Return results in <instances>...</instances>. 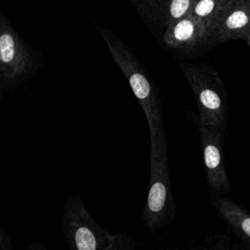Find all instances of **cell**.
Returning <instances> with one entry per match:
<instances>
[{
    "label": "cell",
    "instance_id": "obj_12",
    "mask_svg": "<svg viewBox=\"0 0 250 250\" xmlns=\"http://www.w3.org/2000/svg\"><path fill=\"white\" fill-rule=\"evenodd\" d=\"M140 15L146 20L154 22L165 0H129Z\"/></svg>",
    "mask_w": 250,
    "mask_h": 250
},
{
    "label": "cell",
    "instance_id": "obj_9",
    "mask_svg": "<svg viewBox=\"0 0 250 250\" xmlns=\"http://www.w3.org/2000/svg\"><path fill=\"white\" fill-rule=\"evenodd\" d=\"M211 205L243 241L250 244V213L225 194L213 192Z\"/></svg>",
    "mask_w": 250,
    "mask_h": 250
},
{
    "label": "cell",
    "instance_id": "obj_4",
    "mask_svg": "<svg viewBox=\"0 0 250 250\" xmlns=\"http://www.w3.org/2000/svg\"><path fill=\"white\" fill-rule=\"evenodd\" d=\"M41 64V54L23 40L0 9V96L25 83Z\"/></svg>",
    "mask_w": 250,
    "mask_h": 250
},
{
    "label": "cell",
    "instance_id": "obj_1",
    "mask_svg": "<svg viewBox=\"0 0 250 250\" xmlns=\"http://www.w3.org/2000/svg\"><path fill=\"white\" fill-rule=\"evenodd\" d=\"M97 30L104 41L112 59L126 76L129 85L139 101L149 130L150 139L156 137L164 128L161 101L146 66L111 29L97 25Z\"/></svg>",
    "mask_w": 250,
    "mask_h": 250
},
{
    "label": "cell",
    "instance_id": "obj_5",
    "mask_svg": "<svg viewBox=\"0 0 250 250\" xmlns=\"http://www.w3.org/2000/svg\"><path fill=\"white\" fill-rule=\"evenodd\" d=\"M188 82L199 111V124L208 125L223 132L228 124L227 91L212 66L184 62L180 65Z\"/></svg>",
    "mask_w": 250,
    "mask_h": 250
},
{
    "label": "cell",
    "instance_id": "obj_6",
    "mask_svg": "<svg viewBox=\"0 0 250 250\" xmlns=\"http://www.w3.org/2000/svg\"><path fill=\"white\" fill-rule=\"evenodd\" d=\"M205 175L213 192L226 194L230 189L224 160V133L214 127L199 124Z\"/></svg>",
    "mask_w": 250,
    "mask_h": 250
},
{
    "label": "cell",
    "instance_id": "obj_11",
    "mask_svg": "<svg viewBox=\"0 0 250 250\" xmlns=\"http://www.w3.org/2000/svg\"><path fill=\"white\" fill-rule=\"evenodd\" d=\"M195 0H165L154 23L165 28L171 22L188 15Z\"/></svg>",
    "mask_w": 250,
    "mask_h": 250
},
{
    "label": "cell",
    "instance_id": "obj_10",
    "mask_svg": "<svg viewBox=\"0 0 250 250\" xmlns=\"http://www.w3.org/2000/svg\"><path fill=\"white\" fill-rule=\"evenodd\" d=\"M233 0H195L190 10V15L201 21L208 28L210 32V41L211 34Z\"/></svg>",
    "mask_w": 250,
    "mask_h": 250
},
{
    "label": "cell",
    "instance_id": "obj_2",
    "mask_svg": "<svg viewBox=\"0 0 250 250\" xmlns=\"http://www.w3.org/2000/svg\"><path fill=\"white\" fill-rule=\"evenodd\" d=\"M63 234L72 250H134L135 241L122 233H109L92 218L81 197H67L62 216Z\"/></svg>",
    "mask_w": 250,
    "mask_h": 250
},
{
    "label": "cell",
    "instance_id": "obj_7",
    "mask_svg": "<svg viewBox=\"0 0 250 250\" xmlns=\"http://www.w3.org/2000/svg\"><path fill=\"white\" fill-rule=\"evenodd\" d=\"M162 41L170 49L188 50L210 41V32L201 21L188 14L164 28Z\"/></svg>",
    "mask_w": 250,
    "mask_h": 250
},
{
    "label": "cell",
    "instance_id": "obj_13",
    "mask_svg": "<svg viewBox=\"0 0 250 250\" xmlns=\"http://www.w3.org/2000/svg\"><path fill=\"white\" fill-rule=\"evenodd\" d=\"M13 248L12 241L6 233L0 229V250H11Z\"/></svg>",
    "mask_w": 250,
    "mask_h": 250
},
{
    "label": "cell",
    "instance_id": "obj_15",
    "mask_svg": "<svg viewBox=\"0 0 250 250\" xmlns=\"http://www.w3.org/2000/svg\"><path fill=\"white\" fill-rule=\"evenodd\" d=\"M2 99H3V97H2V96H0V103H1V101H2Z\"/></svg>",
    "mask_w": 250,
    "mask_h": 250
},
{
    "label": "cell",
    "instance_id": "obj_3",
    "mask_svg": "<svg viewBox=\"0 0 250 250\" xmlns=\"http://www.w3.org/2000/svg\"><path fill=\"white\" fill-rule=\"evenodd\" d=\"M175 203L168 168L165 130L150 139V176L148 192L143 211L145 228L153 232L173 221Z\"/></svg>",
    "mask_w": 250,
    "mask_h": 250
},
{
    "label": "cell",
    "instance_id": "obj_8",
    "mask_svg": "<svg viewBox=\"0 0 250 250\" xmlns=\"http://www.w3.org/2000/svg\"><path fill=\"white\" fill-rule=\"evenodd\" d=\"M250 33V0H233L211 34V41L241 39Z\"/></svg>",
    "mask_w": 250,
    "mask_h": 250
},
{
    "label": "cell",
    "instance_id": "obj_14",
    "mask_svg": "<svg viewBox=\"0 0 250 250\" xmlns=\"http://www.w3.org/2000/svg\"><path fill=\"white\" fill-rule=\"evenodd\" d=\"M246 39H247V41H248V44H249V47H250V33L248 34V36L246 37Z\"/></svg>",
    "mask_w": 250,
    "mask_h": 250
}]
</instances>
